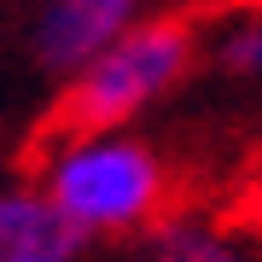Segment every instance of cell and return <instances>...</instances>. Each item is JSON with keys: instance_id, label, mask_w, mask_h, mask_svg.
<instances>
[{"instance_id": "3957f363", "label": "cell", "mask_w": 262, "mask_h": 262, "mask_svg": "<svg viewBox=\"0 0 262 262\" xmlns=\"http://www.w3.org/2000/svg\"><path fill=\"white\" fill-rule=\"evenodd\" d=\"M140 18H146L140 0H35L24 24V53L47 82L64 88Z\"/></svg>"}, {"instance_id": "52a82bcc", "label": "cell", "mask_w": 262, "mask_h": 262, "mask_svg": "<svg viewBox=\"0 0 262 262\" xmlns=\"http://www.w3.org/2000/svg\"><path fill=\"white\" fill-rule=\"evenodd\" d=\"M256 239H262V227H256Z\"/></svg>"}, {"instance_id": "8992f818", "label": "cell", "mask_w": 262, "mask_h": 262, "mask_svg": "<svg viewBox=\"0 0 262 262\" xmlns=\"http://www.w3.org/2000/svg\"><path fill=\"white\" fill-rule=\"evenodd\" d=\"M198 53L227 82H262V6L227 12L210 35H198Z\"/></svg>"}, {"instance_id": "5b68a950", "label": "cell", "mask_w": 262, "mask_h": 262, "mask_svg": "<svg viewBox=\"0 0 262 262\" xmlns=\"http://www.w3.org/2000/svg\"><path fill=\"white\" fill-rule=\"evenodd\" d=\"M128 262H262V239H256V227L222 222V215L169 210L151 233L134 239Z\"/></svg>"}, {"instance_id": "7a4b0ae2", "label": "cell", "mask_w": 262, "mask_h": 262, "mask_svg": "<svg viewBox=\"0 0 262 262\" xmlns=\"http://www.w3.org/2000/svg\"><path fill=\"white\" fill-rule=\"evenodd\" d=\"M198 64V24L192 18H140L105 47L82 76L58 88L53 128H128L151 105H163Z\"/></svg>"}, {"instance_id": "277c9868", "label": "cell", "mask_w": 262, "mask_h": 262, "mask_svg": "<svg viewBox=\"0 0 262 262\" xmlns=\"http://www.w3.org/2000/svg\"><path fill=\"white\" fill-rule=\"evenodd\" d=\"M88 239L58 215L35 181L0 187V262H82Z\"/></svg>"}, {"instance_id": "6da1fadb", "label": "cell", "mask_w": 262, "mask_h": 262, "mask_svg": "<svg viewBox=\"0 0 262 262\" xmlns=\"http://www.w3.org/2000/svg\"><path fill=\"white\" fill-rule=\"evenodd\" d=\"M35 187L88 245H111L151 233L169 215L175 169L134 128H53L35 158Z\"/></svg>"}]
</instances>
